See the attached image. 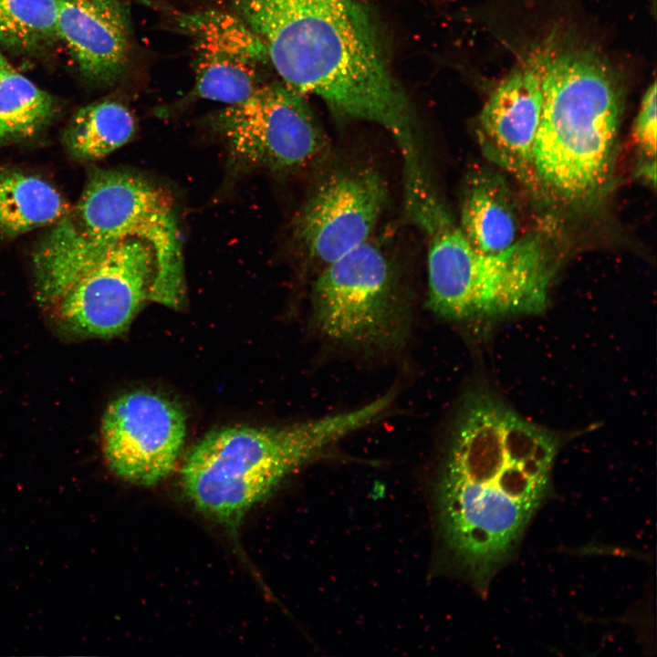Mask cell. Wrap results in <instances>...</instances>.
<instances>
[{"label":"cell","instance_id":"1","mask_svg":"<svg viewBox=\"0 0 657 657\" xmlns=\"http://www.w3.org/2000/svg\"><path fill=\"white\" fill-rule=\"evenodd\" d=\"M436 488L447 552L475 584L511 556L545 498L558 442L486 390L456 415Z\"/></svg>","mask_w":657,"mask_h":657},{"label":"cell","instance_id":"2","mask_svg":"<svg viewBox=\"0 0 657 657\" xmlns=\"http://www.w3.org/2000/svg\"><path fill=\"white\" fill-rule=\"evenodd\" d=\"M282 82L342 121L377 124L418 154L413 113L377 24L358 0H233Z\"/></svg>","mask_w":657,"mask_h":657},{"label":"cell","instance_id":"3","mask_svg":"<svg viewBox=\"0 0 657 657\" xmlns=\"http://www.w3.org/2000/svg\"><path fill=\"white\" fill-rule=\"evenodd\" d=\"M537 53L543 104L527 187L548 208L585 212L612 185L622 85L591 47L551 41Z\"/></svg>","mask_w":657,"mask_h":657},{"label":"cell","instance_id":"4","mask_svg":"<svg viewBox=\"0 0 657 657\" xmlns=\"http://www.w3.org/2000/svg\"><path fill=\"white\" fill-rule=\"evenodd\" d=\"M393 399L390 391L355 409L284 426L214 430L184 460V492L201 512L234 527L289 474L379 420Z\"/></svg>","mask_w":657,"mask_h":657},{"label":"cell","instance_id":"5","mask_svg":"<svg viewBox=\"0 0 657 657\" xmlns=\"http://www.w3.org/2000/svg\"><path fill=\"white\" fill-rule=\"evenodd\" d=\"M416 223L428 235V306L438 317L477 321L547 307L556 266L540 234L488 253L466 239L444 206Z\"/></svg>","mask_w":657,"mask_h":657},{"label":"cell","instance_id":"6","mask_svg":"<svg viewBox=\"0 0 657 657\" xmlns=\"http://www.w3.org/2000/svg\"><path fill=\"white\" fill-rule=\"evenodd\" d=\"M311 302L315 328L338 346L388 350L409 336V300L391 260L371 239L322 266Z\"/></svg>","mask_w":657,"mask_h":657},{"label":"cell","instance_id":"7","mask_svg":"<svg viewBox=\"0 0 657 657\" xmlns=\"http://www.w3.org/2000/svg\"><path fill=\"white\" fill-rule=\"evenodd\" d=\"M66 217L78 234L99 245L130 237L148 243L157 262L151 301L174 309L182 306V238L172 202L162 189L132 172L96 170Z\"/></svg>","mask_w":657,"mask_h":657},{"label":"cell","instance_id":"8","mask_svg":"<svg viewBox=\"0 0 657 657\" xmlns=\"http://www.w3.org/2000/svg\"><path fill=\"white\" fill-rule=\"evenodd\" d=\"M214 130L233 169L300 172L328 148L325 131L304 95L285 83L263 84L241 102L213 118Z\"/></svg>","mask_w":657,"mask_h":657},{"label":"cell","instance_id":"9","mask_svg":"<svg viewBox=\"0 0 657 657\" xmlns=\"http://www.w3.org/2000/svg\"><path fill=\"white\" fill-rule=\"evenodd\" d=\"M157 262L151 246L130 237L114 244L51 308L64 332L109 339L124 333L152 300Z\"/></svg>","mask_w":657,"mask_h":657},{"label":"cell","instance_id":"10","mask_svg":"<svg viewBox=\"0 0 657 657\" xmlns=\"http://www.w3.org/2000/svg\"><path fill=\"white\" fill-rule=\"evenodd\" d=\"M387 198L385 182L370 167L330 171L297 212L294 237L311 260L324 266L371 239Z\"/></svg>","mask_w":657,"mask_h":657},{"label":"cell","instance_id":"11","mask_svg":"<svg viewBox=\"0 0 657 657\" xmlns=\"http://www.w3.org/2000/svg\"><path fill=\"white\" fill-rule=\"evenodd\" d=\"M100 433L110 469L125 481L149 486L174 469L185 442L187 420L173 401L132 391L109 403Z\"/></svg>","mask_w":657,"mask_h":657},{"label":"cell","instance_id":"12","mask_svg":"<svg viewBox=\"0 0 657 657\" xmlns=\"http://www.w3.org/2000/svg\"><path fill=\"white\" fill-rule=\"evenodd\" d=\"M179 22L193 40L198 97L232 105L263 85L260 69L269 64L266 47L237 15L205 10L182 15Z\"/></svg>","mask_w":657,"mask_h":657},{"label":"cell","instance_id":"13","mask_svg":"<svg viewBox=\"0 0 657 657\" xmlns=\"http://www.w3.org/2000/svg\"><path fill=\"white\" fill-rule=\"evenodd\" d=\"M543 104L541 65L534 54L489 95L476 133L486 158L527 186Z\"/></svg>","mask_w":657,"mask_h":657},{"label":"cell","instance_id":"14","mask_svg":"<svg viewBox=\"0 0 657 657\" xmlns=\"http://www.w3.org/2000/svg\"><path fill=\"white\" fill-rule=\"evenodd\" d=\"M130 32L121 0H59L57 38L89 80L110 84L119 78L128 58Z\"/></svg>","mask_w":657,"mask_h":657},{"label":"cell","instance_id":"15","mask_svg":"<svg viewBox=\"0 0 657 657\" xmlns=\"http://www.w3.org/2000/svg\"><path fill=\"white\" fill-rule=\"evenodd\" d=\"M458 227L474 247L488 253L502 251L525 235L516 198L496 172L479 170L468 176Z\"/></svg>","mask_w":657,"mask_h":657},{"label":"cell","instance_id":"16","mask_svg":"<svg viewBox=\"0 0 657 657\" xmlns=\"http://www.w3.org/2000/svg\"><path fill=\"white\" fill-rule=\"evenodd\" d=\"M69 210L64 197L46 180L0 169V236L14 238L52 225Z\"/></svg>","mask_w":657,"mask_h":657},{"label":"cell","instance_id":"17","mask_svg":"<svg viewBox=\"0 0 657 657\" xmlns=\"http://www.w3.org/2000/svg\"><path fill=\"white\" fill-rule=\"evenodd\" d=\"M134 132L135 120L130 110L118 101L102 100L79 109L63 140L74 158L96 161L125 145Z\"/></svg>","mask_w":657,"mask_h":657},{"label":"cell","instance_id":"18","mask_svg":"<svg viewBox=\"0 0 657 657\" xmlns=\"http://www.w3.org/2000/svg\"><path fill=\"white\" fill-rule=\"evenodd\" d=\"M57 105L6 61L0 72V144L31 138L48 125Z\"/></svg>","mask_w":657,"mask_h":657},{"label":"cell","instance_id":"19","mask_svg":"<svg viewBox=\"0 0 657 657\" xmlns=\"http://www.w3.org/2000/svg\"><path fill=\"white\" fill-rule=\"evenodd\" d=\"M59 0H0V43L30 52L57 38Z\"/></svg>","mask_w":657,"mask_h":657},{"label":"cell","instance_id":"20","mask_svg":"<svg viewBox=\"0 0 657 657\" xmlns=\"http://www.w3.org/2000/svg\"><path fill=\"white\" fill-rule=\"evenodd\" d=\"M656 83L646 89L635 118L632 135L641 157L637 170L656 167Z\"/></svg>","mask_w":657,"mask_h":657},{"label":"cell","instance_id":"21","mask_svg":"<svg viewBox=\"0 0 657 657\" xmlns=\"http://www.w3.org/2000/svg\"><path fill=\"white\" fill-rule=\"evenodd\" d=\"M7 60L3 57V55L0 53V72L3 68L4 65L5 64Z\"/></svg>","mask_w":657,"mask_h":657}]
</instances>
